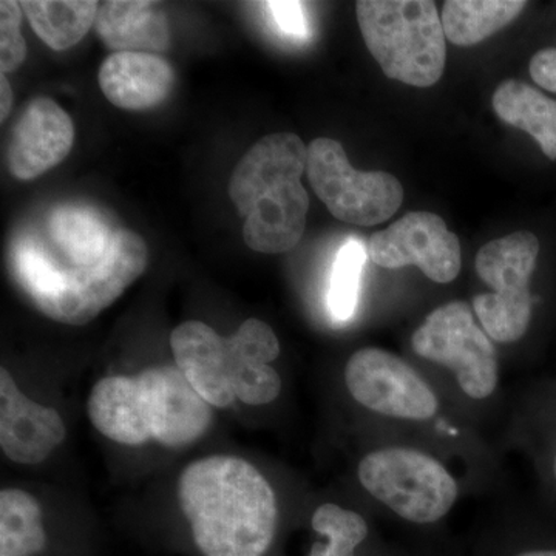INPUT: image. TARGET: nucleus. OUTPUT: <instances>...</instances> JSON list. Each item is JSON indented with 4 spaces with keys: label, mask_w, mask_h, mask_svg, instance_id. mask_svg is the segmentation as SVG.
Returning a JSON list of instances; mask_svg holds the SVG:
<instances>
[{
    "label": "nucleus",
    "mask_w": 556,
    "mask_h": 556,
    "mask_svg": "<svg viewBox=\"0 0 556 556\" xmlns=\"http://www.w3.org/2000/svg\"><path fill=\"white\" fill-rule=\"evenodd\" d=\"M93 427L123 445L182 448L199 441L212 424V407L178 368H149L137 376H110L89 396Z\"/></svg>",
    "instance_id": "2"
},
{
    "label": "nucleus",
    "mask_w": 556,
    "mask_h": 556,
    "mask_svg": "<svg viewBox=\"0 0 556 556\" xmlns=\"http://www.w3.org/2000/svg\"><path fill=\"white\" fill-rule=\"evenodd\" d=\"M94 30L116 53H160L169 47V25L159 3L109 0L100 3ZM153 54V53H152Z\"/></svg>",
    "instance_id": "16"
},
{
    "label": "nucleus",
    "mask_w": 556,
    "mask_h": 556,
    "mask_svg": "<svg viewBox=\"0 0 556 556\" xmlns=\"http://www.w3.org/2000/svg\"><path fill=\"white\" fill-rule=\"evenodd\" d=\"M517 556H556V551H532Z\"/></svg>",
    "instance_id": "29"
},
{
    "label": "nucleus",
    "mask_w": 556,
    "mask_h": 556,
    "mask_svg": "<svg viewBox=\"0 0 556 556\" xmlns=\"http://www.w3.org/2000/svg\"><path fill=\"white\" fill-rule=\"evenodd\" d=\"M367 262V251L356 239H350L340 248L328 289V309L336 321H346L357 308L362 270Z\"/></svg>",
    "instance_id": "23"
},
{
    "label": "nucleus",
    "mask_w": 556,
    "mask_h": 556,
    "mask_svg": "<svg viewBox=\"0 0 556 556\" xmlns=\"http://www.w3.org/2000/svg\"><path fill=\"white\" fill-rule=\"evenodd\" d=\"M308 148L289 131L260 139L229 181V197L244 217L243 239L252 251L283 254L305 232L309 197L302 185Z\"/></svg>",
    "instance_id": "3"
},
{
    "label": "nucleus",
    "mask_w": 556,
    "mask_h": 556,
    "mask_svg": "<svg viewBox=\"0 0 556 556\" xmlns=\"http://www.w3.org/2000/svg\"><path fill=\"white\" fill-rule=\"evenodd\" d=\"M306 177L332 217L350 225H380L393 217L404 201V188L396 177L387 172L354 169L334 139L311 142Z\"/></svg>",
    "instance_id": "7"
},
{
    "label": "nucleus",
    "mask_w": 556,
    "mask_h": 556,
    "mask_svg": "<svg viewBox=\"0 0 556 556\" xmlns=\"http://www.w3.org/2000/svg\"><path fill=\"white\" fill-rule=\"evenodd\" d=\"M67 437L60 413L22 393L9 369H0V447L13 463H43Z\"/></svg>",
    "instance_id": "13"
},
{
    "label": "nucleus",
    "mask_w": 556,
    "mask_h": 556,
    "mask_svg": "<svg viewBox=\"0 0 556 556\" xmlns=\"http://www.w3.org/2000/svg\"><path fill=\"white\" fill-rule=\"evenodd\" d=\"M144 240L130 230H116L108 255L89 268L60 269L49 299L36 308L51 320L83 327L112 306L148 268Z\"/></svg>",
    "instance_id": "8"
},
{
    "label": "nucleus",
    "mask_w": 556,
    "mask_h": 556,
    "mask_svg": "<svg viewBox=\"0 0 556 556\" xmlns=\"http://www.w3.org/2000/svg\"><path fill=\"white\" fill-rule=\"evenodd\" d=\"M75 141L72 118L50 98H36L22 113L9 148L13 177L30 181L67 159Z\"/></svg>",
    "instance_id": "14"
},
{
    "label": "nucleus",
    "mask_w": 556,
    "mask_h": 556,
    "mask_svg": "<svg viewBox=\"0 0 556 556\" xmlns=\"http://www.w3.org/2000/svg\"><path fill=\"white\" fill-rule=\"evenodd\" d=\"M357 475L369 495L415 525H433L457 500L455 478L419 450L390 447L369 453L358 464Z\"/></svg>",
    "instance_id": "5"
},
{
    "label": "nucleus",
    "mask_w": 556,
    "mask_h": 556,
    "mask_svg": "<svg viewBox=\"0 0 556 556\" xmlns=\"http://www.w3.org/2000/svg\"><path fill=\"white\" fill-rule=\"evenodd\" d=\"M0 97H2V104H0V121H5L10 115L11 105H13V90L5 75L0 76Z\"/></svg>",
    "instance_id": "28"
},
{
    "label": "nucleus",
    "mask_w": 556,
    "mask_h": 556,
    "mask_svg": "<svg viewBox=\"0 0 556 556\" xmlns=\"http://www.w3.org/2000/svg\"><path fill=\"white\" fill-rule=\"evenodd\" d=\"M554 475H555V479H556V455H555V460H554Z\"/></svg>",
    "instance_id": "30"
},
{
    "label": "nucleus",
    "mask_w": 556,
    "mask_h": 556,
    "mask_svg": "<svg viewBox=\"0 0 556 556\" xmlns=\"http://www.w3.org/2000/svg\"><path fill=\"white\" fill-rule=\"evenodd\" d=\"M529 70L538 86L556 93V49L538 51L530 61Z\"/></svg>",
    "instance_id": "27"
},
{
    "label": "nucleus",
    "mask_w": 556,
    "mask_h": 556,
    "mask_svg": "<svg viewBox=\"0 0 556 556\" xmlns=\"http://www.w3.org/2000/svg\"><path fill=\"white\" fill-rule=\"evenodd\" d=\"M50 232L67 263L60 269L89 268L108 255L115 232L89 207L64 206L50 219ZM56 262V260H54Z\"/></svg>",
    "instance_id": "17"
},
{
    "label": "nucleus",
    "mask_w": 556,
    "mask_h": 556,
    "mask_svg": "<svg viewBox=\"0 0 556 556\" xmlns=\"http://www.w3.org/2000/svg\"><path fill=\"white\" fill-rule=\"evenodd\" d=\"M412 346L417 356L452 369L468 397L482 401L495 391V346L475 324L466 302H450L428 314L413 334Z\"/></svg>",
    "instance_id": "9"
},
{
    "label": "nucleus",
    "mask_w": 556,
    "mask_h": 556,
    "mask_svg": "<svg viewBox=\"0 0 556 556\" xmlns=\"http://www.w3.org/2000/svg\"><path fill=\"white\" fill-rule=\"evenodd\" d=\"M538 255L540 240L529 230H518L479 249L477 273L493 292L475 295L473 308L486 334L496 342H517L529 328V285Z\"/></svg>",
    "instance_id": "6"
},
{
    "label": "nucleus",
    "mask_w": 556,
    "mask_h": 556,
    "mask_svg": "<svg viewBox=\"0 0 556 556\" xmlns=\"http://www.w3.org/2000/svg\"><path fill=\"white\" fill-rule=\"evenodd\" d=\"M47 533L38 501L20 489L0 492V555L38 556Z\"/></svg>",
    "instance_id": "21"
},
{
    "label": "nucleus",
    "mask_w": 556,
    "mask_h": 556,
    "mask_svg": "<svg viewBox=\"0 0 556 556\" xmlns=\"http://www.w3.org/2000/svg\"><path fill=\"white\" fill-rule=\"evenodd\" d=\"M525 0H448L442 7L445 38L459 47L482 42L526 9Z\"/></svg>",
    "instance_id": "19"
},
{
    "label": "nucleus",
    "mask_w": 556,
    "mask_h": 556,
    "mask_svg": "<svg viewBox=\"0 0 556 556\" xmlns=\"http://www.w3.org/2000/svg\"><path fill=\"white\" fill-rule=\"evenodd\" d=\"M21 9L33 30L50 49L75 47L97 21L100 3L94 0H25Z\"/></svg>",
    "instance_id": "20"
},
{
    "label": "nucleus",
    "mask_w": 556,
    "mask_h": 556,
    "mask_svg": "<svg viewBox=\"0 0 556 556\" xmlns=\"http://www.w3.org/2000/svg\"><path fill=\"white\" fill-rule=\"evenodd\" d=\"M102 93L113 105L124 110H149L169 98L175 86V73L169 62L152 53L110 54L102 62Z\"/></svg>",
    "instance_id": "15"
},
{
    "label": "nucleus",
    "mask_w": 556,
    "mask_h": 556,
    "mask_svg": "<svg viewBox=\"0 0 556 556\" xmlns=\"http://www.w3.org/2000/svg\"><path fill=\"white\" fill-rule=\"evenodd\" d=\"M358 27L369 53L390 79L434 86L447 61L445 33L430 0H358Z\"/></svg>",
    "instance_id": "4"
},
{
    "label": "nucleus",
    "mask_w": 556,
    "mask_h": 556,
    "mask_svg": "<svg viewBox=\"0 0 556 556\" xmlns=\"http://www.w3.org/2000/svg\"><path fill=\"white\" fill-rule=\"evenodd\" d=\"M345 382L358 404L396 419L428 420L439 401L426 380L396 354L380 348L358 350L348 361Z\"/></svg>",
    "instance_id": "10"
},
{
    "label": "nucleus",
    "mask_w": 556,
    "mask_h": 556,
    "mask_svg": "<svg viewBox=\"0 0 556 556\" xmlns=\"http://www.w3.org/2000/svg\"><path fill=\"white\" fill-rule=\"evenodd\" d=\"M313 529L324 538L311 546L308 556H354L367 540L368 526L357 511L327 503L314 511Z\"/></svg>",
    "instance_id": "22"
},
{
    "label": "nucleus",
    "mask_w": 556,
    "mask_h": 556,
    "mask_svg": "<svg viewBox=\"0 0 556 556\" xmlns=\"http://www.w3.org/2000/svg\"><path fill=\"white\" fill-rule=\"evenodd\" d=\"M0 556H2V555H0Z\"/></svg>",
    "instance_id": "31"
},
{
    "label": "nucleus",
    "mask_w": 556,
    "mask_h": 556,
    "mask_svg": "<svg viewBox=\"0 0 556 556\" xmlns=\"http://www.w3.org/2000/svg\"><path fill=\"white\" fill-rule=\"evenodd\" d=\"M21 3L0 2V72L2 75L20 68L27 58V43L21 35Z\"/></svg>",
    "instance_id": "24"
},
{
    "label": "nucleus",
    "mask_w": 556,
    "mask_h": 556,
    "mask_svg": "<svg viewBox=\"0 0 556 556\" xmlns=\"http://www.w3.org/2000/svg\"><path fill=\"white\" fill-rule=\"evenodd\" d=\"M241 354L251 364L269 365L280 354V343L273 328L258 318H248L233 334Z\"/></svg>",
    "instance_id": "25"
},
{
    "label": "nucleus",
    "mask_w": 556,
    "mask_h": 556,
    "mask_svg": "<svg viewBox=\"0 0 556 556\" xmlns=\"http://www.w3.org/2000/svg\"><path fill=\"white\" fill-rule=\"evenodd\" d=\"M368 255L380 268L417 266L437 283L455 280L463 266L459 239L431 212H409L390 228L372 233Z\"/></svg>",
    "instance_id": "11"
},
{
    "label": "nucleus",
    "mask_w": 556,
    "mask_h": 556,
    "mask_svg": "<svg viewBox=\"0 0 556 556\" xmlns=\"http://www.w3.org/2000/svg\"><path fill=\"white\" fill-rule=\"evenodd\" d=\"M492 104L501 121L527 131L548 160H556V101L511 79L497 87Z\"/></svg>",
    "instance_id": "18"
},
{
    "label": "nucleus",
    "mask_w": 556,
    "mask_h": 556,
    "mask_svg": "<svg viewBox=\"0 0 556 556\" xmlns=\"http://www.w3.org/2000/svg\"><path fill=\"white\" fill-rule=\"evenodd\" d=\"M178 500L204 556H263L276 538V493L257 467L215 455L189 464Z\"/></svg>",
    "instance_id": "1"
},
{
    "label": "nucleus",
    "mask_w": 556,
    "mask_h": 556,
    "mask_svg": "<svg viewBox=\"0 0 556 556\" xmlns=\"http://www.w3.org/2000/svg\"><path fill=\"white\" fill-rule=\"evenodd\" d=\"M175 364L211 407L228 408L237 401V380L252 365L236 339L223 338L203 321H186L170 336Z\"/></svg>",
    "instance_id": "12"
},
{
    "label": "nucleus",
    "mask_w": 556,
    "mask_h": 556,
    "mask_svg": "<svg viewBox=\"0 0 556 556\" xmlns=\"http://www.w3.org/2000/svg\"><path fill=\"white\" fill-rule=\"evenodd\" d=\"M266 7L283 35L298 39L308 38V20L302 2H268Z\"/></svg>",
    "instance_id": "26"
}]
</instances>
